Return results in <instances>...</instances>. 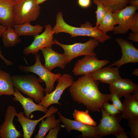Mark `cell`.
<instances>
[{
	"label": "cell",
	"instance_id": "obj_1",
	"mask_svg": "<svg viewBox=\"0 0 138 138\" xmlns=\"http://www.w3.org/2000/svg\"><path fill=\"white\" fill-rule=\"evenodd\" d=\"M99 83L90 74L83 75L74 81L69 87L72 98L75 102L84 105L89 111H100L103 104L110 100V94L101 93Z\"/></svg>",
	"mask_w": 138,
	"mask_h": 138
},
{
	"label": "cell",
	"instance_id": "obj_2",
	"mask_svg": "<svg viewBox=\"0 0 138 138\" xmlns=\"http://www.w3.org/2000/svg\"><path fill=\"white\" fill-rule=\"evenodd\" d=\"M56 23L52 28L55 34L64 32L70 34L71 37L85 36L92 38L99 42L103 43L108 40L111 37L99 30L97 27H93L89 22L82 24L80 27L70 25L64 20L62 13L59 12L56 16Z\"/></svg>",
	"mask_w": 138,
	"mask_h": 138
},
{
	"label": "cell",
	"instance_id": "obj_3",
	"mask_svg": "<svg viewBox=\"0 0 138 138\" xmlns=\"http://www.w3.org/2000/svg\"><path fill=\"white\" fill-rule=\"evenodd\" d=\"M14 87L23 94L39 103L44 98V89L39 79L31 74L14 75L12 76Z\"/></svg>",
	"mask_w": 138,
	"mask_h": 138
},
{
	"label": "cell",
	"instance_id": "obj_4",
	"mask_svg": "<svg viewBox=\"0 0 138 138\" xmlns=\"http://www.w3.org/2000/svg\"><path fill=\"white\" fill-rule=\"evenodd\" d=\"M40 8L36 0H20L15 2L13 10L15 25L36 20L39 15Z\"/></svg>",
	"mask_w": 138,
	"mask_h": 138
},
{
	"label": "cell",
	"instance_id": "obj_5",
	"mask_svg": "<svg viewBox=\"0 0 138 138\" xmlns=\"http://www.w3.org/2000/svg\"><path fill=\"white\" fill-rule=\"evenodd\" d=\"M35 55L36 62L34 65L29 66L20 65L18 68L21 72H31L38 75L39 77L40 82H44L45 83V94L49 93L54 89L55 82L62 75L60 73L54 74L52 73L42 65L40 55L38 54Z\"/></svg>",
	"mask_w": 138,
	"mask_h": 138
},
{
	"label": "cell",
	"instance_id": "obj_6",
	"mask_svg": "<svg viewBox=\"0 0 138 138\" xmlns=\"http://www.w3.org/2000/svg\"><path fill=\"white\" fill-rule=\"evenodd\" d=\"M54 41L55 44L59 45L64 50L67 64L79 56H96L94 50L99 43L97 40L93 38L85 43H76L71 44H62L55 39Z\"/></svg>",
	"mask_w": 138,
	"mask_h": 138
},
{
	"label": "cell",
	"instance_id": "obj_7",
	"mask_svg": "<svg viewBox=\"0 0 138 138\" xmlns=\"http://www.w3.org/2000/svg\"><path fill=\"white\" fill-rule=\"evenodd\" d=\"M101 110L102 118L99 124L96 126L100 138L112 134L118 138L120 134L124 131L120 124L122 118L121 115H110L106 113L102 107Z\"/></svg>",
	"mask_w": 138,
	"mask_h": 138
},
{
	"label": "cell",
	"instance_id": "obj_8",
	"mask_svg": "<svg viewBox=\"0 0 138 138\" xmlns=\"http://www.w3.org/2000/svg\"><path fill=\"white\" fill-rule=\"evenodd\" d=\"M57 84L55 89L52 92L46 94L44 98L38 103L47 108L54 104L61 105L59 101L64 91L73 84V78L70 74H64L57 79Z\"/></svg>",
	"mask_w": 138,
	"mask_h": 138
},
{
	"label": "cell",
	"instance_id": "obj_9",
	"mask_svg": "<svg viewBox=\"0 0 138 138\" xmlns=\"http://www.w3.org/2000/svg\"><path fill=\"white\" fill-rule=\"evenodd\" d=\"M45 28V30L42 33L34 36V39L32 43L24 49L23 51L24 54L36 55L42 49L51 47L55 44L53 37L55 33L51 25L50 24L46 25Z\"/></svg>",
	"mask_w": 138,
	"mask_h": 138
},
{
	"label": "cell",
	"instance_id": "obj_10",
	"mask_svg": "<svg viewBox=\"0 0 138 138\" xmlns=\"http://www.w3.org/2000/svg\"><path fill=\"white\" fill-rule=\"evenodd\" d=\"M138 7L126 6L123 9L113 12V17L118 26L113 30L114 34H125L130 29L131 22Z\"/></svg>",
	"mask_w": 138,
	"mask_h": 138
},
{
	"label": "cell",
	"instance_id": "obj_11",
	"mask_svg": "<svg viewBox=\"0 0 138 138\" xmlns=\"http://www.w3.org/2000/svg\"><path fill=\"white\" fill-rule=\"evenodd\" d=\"M109 63V61L106 59H98L96 56H85L76 62L72 72L75 75L90 74L104 67Z\"/></svg>",
	"mask_w": 138,
	"mask_h": 138
},
{
	"label": "cell",
	"instance_id": "obj_12",
	"mask_svg": "<svg viewBox=\"0 0 138 138\" xmlns=\"http://www.w3.org/2000/svg\"><path fill=\"white\" fill-rule=\"evenodd\" d=\"M57 113L59 119L63 124L61 125L62 127L65 128L67 132L75 130L82 133L81 135L78 136L79 137L100 138L96 126L84 124L75 120L68 119L63 116L58 111Z\"/></svg>",
	"mask_w": 138,
	"mask_h": 138
},
{
	"label": "cell",
	"instance_id": "obj_13",
	"mask_svg": "<svg viewBox=\"0 0 138 138\" xmlns=\"http://www.w3.org/2000/svg\"><path fill=\"white\" fill-rule=\"evenodd\" d=\"M17 113L13 106H8L4 115V121L0 126V137L1 138H19L23 137L21 131L17 130L13 124L15 117Z\"/></svg>",
	"mask_w": 138,
	"mask_h": 138
},
{
	"label": "cell",
	"instance_id": "obj_14",
	"mask_svg": "<svg viewBox=\"0 0 138 138\" xmlns=\"http://www.w3.org/2000/svg\"><path fill=\"white\" fill-rule=\"evenodd\" d=\"M116 41L121 48L122 56L109 66H115L119 68L126 64L138 62V50L131 43L121 38H117Z\"/></svg>",
	"mask_w": 138,
	"mask_h": 138
},
{
	"label": "cell",
	"instance_id": "obj_15",
	"mask_svg": "<svg viewBox=\"0 0 138 138\" xmlns=\"http://www.w3.org/2000/svg\"><path fill=\"white\" fill-rule=\"evenodd\" d=\"M58 111V109L53 106L50 107L45 114L39 119L32 120L27 118L24 112L17 113L16 116L17 121L20 123L22 128L24 138H30L34 132L36 126L42 120Z\"/></svg>",
	"mask_w": 138,
	"mask_h": 138
},
{
	"label": "cell",
	"instance_id": "obj_16",
	"mask_svg": "<svg viewBox=\"0 0 138 138\" xmlns=\"http://www.w3.org/2000/svg\"><path fill=\"white\" fill-rule=\"evenodd\" d=\"M45 60L44 66L50 71L58 67L64 69L67 64L64 53L60 54L53 50L51 47L43 48L41 50Z\"/></svg>",
	"mask_w": 138,
	"mask_h": 138
},
{
	"label": "cell",
	"instance_id": "obj_17",
	"mask_svg": "<svg viewBox=\"0 0 138 138\" xmlns=\"http://www.w3.org/2000/svg\"><path fill=\"white\" fill-rule=\"evenodd\" d=\"M110 93H114L120 98L138 92V85L129 78L121 77L109 85Z\"/></svg>",
	"mask_w": 138,
	"mask_h": 138
},
{
	"label": "cell",
	"instance_id": "obj_18",
	"mask_svg": "<svg viewBox=\"0 0 138 138\" xmlns=\"http://www.w3.org/2000/svg\"><path fill=\"white\" fill-rule=\"evenodd\" d=\"M121 116L128 120L138 119V92L125 97Z\"/></svg>",
	"mask_w": 138,
	"mask_h": 138
},
{
	"label": "cell",
	"instance_id": "obj_19",
	"mask_svg": "<svg viewBox=\"0 0 138 138\" xmlns=\"http://www.w3.org/2000/svg\"><path fill=\"white\" fill-rule=\"evenodd\" d=\"M15 92L13 94L14 101L19 102L24 110L25 116L30 119L32 113L36 111H39L46 113L48 110L43 106L35 103L33 100L30 97H26L16 88H15Z\"/></svg>",
	"mask_w": 138,
	"mask_h": 138
},
{
	"label": "cell",
	"instance_id": "obj_20",
	"mask_svg": "<svg viewBox=\"0 0 138 138\" xmlns=\"http://www.w3.org/2000/svg\"><path fill=\"white\" fill-rule=\"evenodd\" d=\"M90 74L95 80L109 85L121 78L117 67H103Z\"/></svg>",
	"mask_w": 138,
	"mask_h": 138
},
{
	"label": "cell",
	"instance_id": "obj_21",
	"mask_svg": "<svg viewBox=\"0 0 138 138\" xmlns=\"http://www.w3.org/2000/svg\"><path fill=\"white\" fill-rule=\"evenodd\" d=\"M15 2L13 0H0V24L14 28L15 25L13 10Z\"/></svg>",
	"mask_w": 138,
	"mask_h": 138
},
{
	"label": "cell",
	"instance_id": "obj_22",
	"mask_svg": "<svg viewBox=\"0 0 138 138\" xmlns=\"http://www.w3.org/2000/svg\"><path fill=\"white\" fill-rule=\"evenodd\" d=\"M39 125V129L38 133L34 136L35 138H45L46 134L51 129L60 125L59 119H56L54 113L46 118L45 120H41Z\"/></svg>",
	"mask_w": 138,
	"mask_h": 138
},
{
	"label": "cell",
	"instance_id": "obj_23",
	"mask_svg": "<svg viewBox=\"0 0 138 138\" xmlns=\"http://www.w3.org/2000/svg\"><path fill=\"white\" fill-rule=\"evenodd\" d=\"M14 92L12 76L9 73L0 69V96L13 95Z\"/></svg>",
	"mask_w": 138,
	"mask_h": 138
},
{
	"label": "cell",
	"instance_id": "obj_24",
	"mask_svg": "<svg viewBox=\"0 0 138 138\" xmlns=\"http://www.w3.org/2000/svg\"><path fill=\"white\" fill-rule=\"evenodd\" d=\"M14 29L20 36H33L39 34L43 30V27L39 25L33 26L29 22L19 25H15Z\"/></svg>",
	"mask_w": 138,
	"mask_h": 138
},
{
	"label": "cell",
	"instance_id": "obj_25",
	"mask_svg": "<svg viewBox=\"0 0 138 138\" xmlns=\"http://www.w3.org/2000/svg\"><path fill=\"white\" fill-rule=\"evenodd\" d=\"M3 43L6 48L13 47L21 41L19 36L13 28L7 27L2 34Z\"/></svg>",
	"mask_w": 138,
	"mask_h": 138
},
{
	"label": "cell",
	"instance_id": "obj_26",
	"mask_svg": "<svg viewBox=\"0 0 138 138\" xmlns=\"http://www.w3.org/2000/svg\"><path fill=\"white\" fill-rule=\"evenodd\" d=\"M116 25L113 12L108 8L101 23L96 27L101 31L107 33L108 32L113 31Z\"/></svg>",
	"mask_w": 138,
	"mask_h": 138
},
{
	"label": "cell",
	"instance_id": "obj_27",
	"mask_svg": "<svg viewBox=\"0 0 138 138\" xmlns=\"http://www.w3.org/2000/svg\"><path fill=\"white\" fill-rule=\"evenodd\" d=\"M89 111H80L75 109L73 114L74 120L83 123L96 126L97 123L89 113Z\"/></svg>",
	"mask_w": 138,
	"mask_h": 138
},
{
	"label": "cell",
	"instance_id": "obj_28",
	"mask_svg": "<svg viewBox=\"0 0 138 138\" xmlns=\"http://www.w3.org/2000/svg\"><path fill=\"white\" fill-rule=\"evenodd\" d=\"M112 12L121 9L129 3L131 0H100Z\"/></svg>",
	"mask_w": 138,
	"mask_h": 138
},
{
	"label": "cell",
	"instance_id": "obj_29",
	"mask_svg": "<svg viewBox=\"0 0 138 138\" xmlns=\"http://www.w3.org/2000/svg\"><path fill=\"white\" fill-rule=\"evenodd\" d=\"M93 1L97 6V9L95 12L96 21L95 26L97 27L101 22L108 8L100 0H93Z\"/></svg>",
	"mask_w": 138,
	"mask_h": 138
},
{
	"label": "cell",
	"instance_id": "obj_30",
	"mask_svg": "<svg viewBox=\"0 0 138 138\" xmlns=\"http://www.w3.org/2000/svg\"><path fill=\"white\" fill-rule=\"evenodd\" d=\"M102 107L106 113L110 115L114 116L121 113V112L113 104L108 102L105 103Z\"/></svg>",
	"mask_w": 138,
	"mask_h": 138
},
{
	"label": "cell",
	"instance_id": "obj_31",
	"mask_svg": "<svg viewBox=\"0 0 138 138\" xmlns=\"http://www.w3.org/2000/svg\"><path fill=\"white\" fill-rule=\"evenodd\" d=\"M131 130L130 135L132 138H138V119L128 120Z\"/></svg>",
	"mask_w": 138,
	"mask_h": 138
},
{
	"label": "cell",
	"instance_id": "obj_32",
	"mask_svg": "<svg viewBox=\"0 0 138 138\" xmlns=\"http://www.w3.org/2000/svg\"><path fill=\"white\" fill-rule=\"evenodd\" d=\"M120 98L114 93L110 94V100L111 101L112 104L121 112L123 108V103L120 99Z\"/></svg>",
	"mask_w": 138,
	"mask_h": 138
},
{
	"label": "cell",
	"instance_id": "obj_33",
	"mask_svg": "<svg viewBox=\"0 0 138 138\" xmlns=\"http://www.w3.org/2000/svg\"><path fill=\"white\" fill-rule=\"evenodd\" d=\"M61 125H60L51 129L49 130L45 138H57L59 131L61 129Z\"/></svg>",
	"mask_w": 138,
	"mask_h": 138
},
{
	"label": "cell",
	"instance_id": "obj_34",
	"mask_svg": "<svg viewBox=\"0 0 138 138\" xmlns=\"http://www.w3.org/2000/svg\"><path fill=\"white\" fill-rule=\"evenodd\" d=\"M130 29L133 32L138 33V14H135L131 25Z\"/></svg>",
	"mask_w": 138,
	"mask_h": 138
},
{
	"label": "cell",
	"instance_id": "obj_35",
	"mask_svg": "<svg viewBox=\"0 0 138 138\" xmlns=\"http://www.w3.org/2000/svg\"><path fill=\"white\" fill-rule=\"evenodd\" d=\"M78 4L81 7L86 8L89 7L91 4V0H78Z\"/></svg>",
	"mask_w": 138,
	"mask_h": 138
},
{
	"label": "cell",
	"instance_id": "obj_36",
	"mask_svg": "<svg viewBox=\"0 0 138 138\" xmlns=\"http://www.w3.org/2000/svg\"><path fill=\"white\" fill-rule=\"evenodd\" d=\"M128 39L134 42H138V33H131L129 36Z\"/></svg>",
	"mask_w": 138,
	"mask_h": 138
},
{
	"label": "cell",
	"instance_id": "obj_37",
	"mask_svg": "<svg viewBox=\"0 0 138 138\" xmlns=\"http://www.w3.org/2000/svg\"><path fill=\"white\" fill-rule=\"evenodd\" d=\"M2 51L0 47V58L1 59L7 66H10L13 65V63L12 62L6 59L2 54Z\"/></svg>",
	"mask_w": 138,
	"mask_h": 138
},
{
	"label": "cell",
	"instance_id": "obj_38",
	"mask_svg": "<svg viewBox=\"0 0 138 138\" xmlns=\"http://www.w3.org/2000/svg\"><path fill=\"white\" fill-rule=\"evenodd\" d=\"M129 3L130 5L138 7V0H131Z\"/></svg>",
	"mask_w": 138,
	"mask_h": 138
},
{
	"label": "cell",
	"instance_id": "obj_39",
	"mask_svg": "<svg viewBox=\"0 0 138 138\" xmlns=\"http://www.w3.org/2000/svg\"><path fill=\"white\" fill-rule=\"evenodd\" d=\"M7 28V27L3 26L0 24V39L2 37V33Z\"/></svg>",
	"mask_w": 138,
	"mask_h": 138
},
{
	"label": "cell",
	"instance_id": "obj_40",
	"mask_svg": "<svg viewBox=\"0 0 138 138\" xmlns=\"http://www.w3.org/2000/svg\"><path fill=\"white\" fill-rule=\"evenodd\" d=\"M135 76H138V69L136 68L135 69L132 73Z\"/></svg>",
	"mask_w": 138,
	"mask_h": 138
},
{
	"label": "cell",
	"instance_id": "obj_41",
	"mask_svg": "<svg viewBox=\"0 0 138 138\" xmlns=\"http://www.w3.org/2000/svg\"><path fill=\"white\" fill-rule=\"evenodd\" d=\"M47 0H36L37 3L40 5L43 3Z\"/></svg>",
	"mask_w": 138,
	"mask_h": 138
},
{
	"label": "cell",
	"instance_id": "obj_42",
	"mask_svg": "<svg viewBox=\"0 0 138 138\" xmlns=\"http://www.w3.org/2000/svg\"><path fill=\"white\" fill-rule=\"evenodd\" d=\"M15 2H17L19 1L20 0H13Z\"/></svg>",
	"mask_w": 138,
	"mask_h": 138
}]
</instances>
